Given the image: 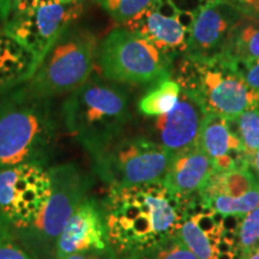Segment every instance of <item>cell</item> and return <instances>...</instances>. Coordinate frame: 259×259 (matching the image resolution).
Wrapping results in <instances>:
<instances>
[{
  "mask_svg": "<svg viewBox=\"0 0 259 259\" xmlns=\"http://www.w3.org/2000/svg\"><path fill=\"white\" fill-rule=\"evenodd\" d=\"M191 200L171 192L163 180L109 187L102 204L109 244L121 257L177 236Z\"/></svg>",
  "mask_w": 259,
  "mask_h": 259,
  "instance_id": "1",
  "label": "cell"
},
{
  "mask_svg": "<svg viewBox=\"0 0 259 259\" xmlns=\"http://www.w3.org/2000/svg\"><path fill=\"white\" fill-rule=\"evenodd\" d=\"M3 95L0 169L23 163L46 167L58 139V120L51 99L24 85Z\"/></svg>",
  "mask_w": 259,
  "mask_h": 259,
  "instance_id": "2",
  "label": "cell"
},
{
  "mask_svg": "<svg viewBox=\"0 0 259 259\" xmlns=\"http://www.w3.org/2000/svg\"><path fill=\"white\" fill-rule=\"evenodd\" d=\"M61 118L67 131L89 153L124 134L131 118L127 95L99 77H89L66 97Z\"/></svg>",
  "mask_w": 259,
  "mask_h": 259,
  "instance_id": "3",
  "label": "cell"
},
{
  "mask_svg": "<svg viewBox=\"0 0 259 259\" xmlns=\"http://www.w3.org/2000/svg\"><path fill=\"white\" fill-rule=\"evenodd\" d=\"M171 74L208 115L234 119L247 109L259 108V92L252 90L235 65L222 56L208 60L183 56Z\"/></svg>",
  "mask_w": 259,
  "mask_h": 259,
  "instance_id": "4",
  "label": "cell"
},
{
  "mask_svg": "<svg viewBox=\"0 0 259 259\" xmlns=\"http://www.w3.org/2000/svg\"><path fill=\"white\" fill-rule=\"evenodd\" d=\"M52 192L35 222L17 231L19 245L34 259H57V242L74 210L89 196L93 179L73 163L48 168Z\"/></svg>",
  "mask_w": 259,
  "mask_h": 259,
  "instance_id": "5",
  "label": "cell"
},
{
  "mask_svg": "<svg viewBox=\"0 0 259 259\" xmlns=\"http://www.w3.org/2000/svg\"><path fill=\"white\" fill-rule=\"evenodd\" d=\"M88 154L95 176L108 187L162 181L171 160V155L154 139L124 134Z\"/></svg>",
  "mask_w": 259,
  "mask_h": 259,
  "instance_id": "6",
  "label": "cell"
},
{
  "mask_svg": "<svg viewBox=\"0 0 259 259\" xmlns=\"http://www.w3.org/2000/svg\"><path fill=\"white\" fill-rule=\"evenodd\" d=\"M99 42L93 31L71 24L61 32L24 87L38 96L71 93L89 79Z\"/></svg>",
  "mask_w": 259,
  "mask_h": 259,
  "instance_id": "7",
  "label": "cell"
},
{
  "mask_svg": "<svg viewBox=\"0 0 259 259\" xmlns=\"http://www.w3.org/2000/svg\"><path fill=\"white\" fill-rule=\"evenodd\" d=\"M174 58L126 28L109 32L99 44L97 64L106 79L125 84H156L170 78Z\"/></svg>",
  "mask_w": 259,
  "mask_h": 259,
  "instance_id": "8",
  "label": "cell"
},
{
  "mask_svg": "<svg viewBox=\"0 0 259 259\" xmlns=\"http://www.w3.org/2000/svg\"><path fill=\"white\" fill-rule=\"evenodd\" d=\"M52 192L50 171L23 163L0 169V212L15 231L35 222Z\"/></svg>",
  "mask_w": 259,
  "mask_h": 259,
  "instance_id": "9",
  "label": "cell"
},
{
  "mask_svg": "<svg viewBox=\"0 0 259 259\" xmlns=\"http://www.w3.org/2000/svg\"><path fill=\"white\" fill-rule=\"evenodd\" d=\"M240 216L206 208L198 197L191 200L178 236L198 259H240Z\"/></svg>",
  "mask_w": 259,
  "mask_h": 259,
  "instance_id": "10",
  "label": "cell"
},
{
  "mask_svg": "<svg viewBox=\"0 0 259 259\" xmlns=\"http://www.w3.org/2000/svg\"><path fill=\"white\" fill-rule=\"evenodd\" d=\"M82 12V2L45 4L31 14L11 19L4 28L32 54L36 70L61 32L73 24Z\"/></svg>",
  "mask_w": 259,
  "mask_h": 259,
  "instance_id": "11",
  "label": "cell"
},
{
  "mask_svg": "<svg viewBox=\"0 0 259 259\" xmlns=\"http://www.w3.org/2000/svg\"><path fill=\"white\" fill-rule=\"evenodd\" d=\"M196 16L178 10L170 0H155L124 27L174 58L185 53Z\"/></svg>",
  "mask_w": 259,
  "mask_h": 259,
  "instance_id": "12",
  "label": "cell"
},
{
  "mask_svg": "<svg viewBox=\"0 0 259 259\" xmlns=\"http://www.w3.org/2000/svg\"><path fill=\"white\" fill-rule=\"evenodd\" d=\"M198 199L213 211L241 218L259 205V180L250 168L213 171Z\"/></svg>",
  "mask_w": 259,
  "mask_h": 259,
  "instance_id": "13",
  "label": "cell"
},
{
  "mask_svg": "<svg viewBox=\"0 0 259 259\" xmlns=\"http://www.w3.org/2000/svg\"><path fill=\"white\" fill-rule=\"evenodd\" d=\"M242 15L232 6L209 0L194 19L184 57L192 60H208L222 54L232 29Z\"/></svg>",
  "mask_w": 259,
  "mask_h": 259,
  "instance_id": "14",
  "label": "cell"
},
{
  "mask_svg": "<svg viewBox=\"0 0 259 259\" xmlns=\"http://www.w3.org/2000/svg\"><path fill=\"white\" fill-rule=\"evenodd\" d=\"M111 246L102 204L88 196L74 210L57 242V259L87 250H103Z\"/></svg>",
  "mask_w": 259,
  "mask_h": 259,
  "instance_id": "15",
  "label": "cell"
},
{
  "mask_svg": "<svg viewBox=\"0 0 259 259\" xmlns=\"http://www.w3.org/2000/svg\"><path fill=\"white\" fill-rule=\"evenodd\" d=\"M206 113L198 100L181 90L179 101L167 114L155 121L157 143L171 155L181 153L198 143L200 128Z\"/></svg>",
  "mask_w": 259,
  "mask_h": 259,
  "instance_id": "16",
  "label": "cell"
},
{
  "mask_svg": "<svg viewBox=\"0 0 259 259\" xmlns=\"http://www.w3.org/2000/svg\"><path fill=\"white\" fill-rule=\"evenodd\" d=\"M198 143L211 161L213 171L248 168V157L231 119L206 114Z\"/></svg>",
  "mask_w": 259,
  "mask_h": 259,
  "instance_id": "17",
  "label": "cell"
},
{
  "mask_svg": "<svg viewBox=\"0 0 259 259\" xmlns=\"http://www.w3.org/2000/svg\"><path fill=\"white\" fill-rule=\"evenodd\" d=\"M212 173L211 161L197 143L171 157L163 183L171 192L191 200L198 197Z\"/></svg>",
  "mask_w": 259,
  "mask_h": 259,
  "instance_id": "18",
  "label": "cell"
},
{
  "mask_svg": "<svg viewBox=\"0 0 259 259\" xmlns=\"http://www.w3.org/2000/svg\"><path fill=\"white\" fill-rule=\"evenodd\" d=\"M34 72L32 54L4 27L0 28V95L24 84Z\"/></svg>",
  "mask_w": 259,
  "mask_h": 259,
  "instance_id": "19",
  "label": "cell"
},
{
  "mask_svg": "<svg viewBox=\"0 0 259 259\" xmlns=\"http://www.w3.org/2000/svg\"><path fill=\"white\" fill-rule=\"evenodd\" d=\"M221 56L233 64L259 59V19L242 16L233 27Z\"/></svg>",
  "mask_w": 259,
  "mask_h": 259,
  "instance_id": "20",
  "label": "cell"
},
{
  "mask_svg": "<svg viewBox=\"0 0 259 259\" xmlns=\"http://www.w3.org/2000/svg\"><path fill=\"white\" fill-rule=\"evenodd\" d=\"M181 87L177 80L171 78L161 80L139 100V112L145 116L153 118L167 114L179 101Z\"/></svg>",
  "mask_w": 259,
  "mask_h": 259,
  "instance_id": "21",
  "label": "cell"
},
{
  "mask_svg": "<svg viewBox=\"0 0 259 259\" xmlns=\"http://www.w3.org/2000/svg\"><path fill=\"white\" fill-rule=\"evenodd\" d=\"M120 259H198L179 236L167 239L142 251L121 255Z\"/></svg>",
  "mask_w": 259,
  "mask_h": 259,
  "instance_id": "22",
  "label": "cell"
},
{
  "mask_svg": "<svg viewBox=\"0 0 259 259\" xmlns=\"http://www.w3.org/2000/svg\"><path fill=\"white\" fill-rule=\"evenodd\" d=\"M231 122L250 158L259 149V108L247 109Z\"/></svg>",
  "mask_w": 259,
  "mask_h": 259,
  "instance_id": "23",
  "label": "cell"
},
{
  "mask_svg": "<svg viewBox=\"0 0 259 259\" xmlns=\"http://www.w3.org/2000/svg\"><path fill=\"white\" fill-rule=\"evenodd\" d=\"M111 17L124 25L153 4L155 0H96Z\"/></svg>",
  "mask_w": 259,
  "mask_h": 259,
  "instance_id": "24",
  "label": "cell"
},
{
  "mask_svg": "<svg viewBox=\"0 0 259 259\" xmlns=\"http://www.w3.org/2000/svg\"><path fill=\"white\" fill-rule=\"evenodd\" d=\"M257 245H259V205L240 218L239 222L240 258L253 250Z\"/></svg>",
  "mask_w": 259,
  "mask_h": 259,
  "instance_id": "25",
  "label": "cell"
},
{
  "mask_svg": "<svg viewBox=\"0 0 259 259\" xmlns=\"http://www.w3.org/2000/svg\"><path fill=\"white\" fill-rule=\"evenodd\" d=\"M234 65L247 85L254 92H259V59Z\"/></svg>",
  "mask_w": 259,
  "mask_h": 259,
  "instance_id": "26",
  "label": "cell"
},
{
  "mask_svg": "<svg viewBox=\"0 0 259 259\" xmlns=\"http://www.w3.org/2000/svg\"><path fill=\"white\" fill-rule=\"evenodd\" d=\"M41 5H44V0H10L9 17L5 23L14 18L31 14Z\"/></svg>",
  "mask_w": 259,
  "mask_h": 259,
  "instance_id": "27",
  "label": "cell"
},
{
  "mask_svg": "<svg viewBox=\"0 0 259 259\" xmlns=\"http://www.w3.org/2000/svg\"><path fill=\"white\" fill-rule=\"evenodd\" d=\"M220 2L232 6L242 16L259 19V0H220Z\"/></svg>",
  "mask_w": 259,
  "mask_h": 259,
  "instance_id": "28",
  "label": "cell"
},
{
  "mask_svg": "<svg viewBox=\"0 0 259 259\" xmlns=\"http://www.w3.org/2000/svg\"><path fill=\"white\" fill-rule=\"evenodd\" d=\"M65 259H120V257L116 253L114 248L109 246V247L103 248V250L93 248V250L77 252V253L71 254Z\"/></svg>",
  "mask_w": 259,
  "mask_h": 259,
  "instance_id": "29",
  "label": "cell"
},
{
  "mask_svg": "<svg viewBox=\"0 0 259 259\" xmlns=\"http://www.w3.org/2000/svg\"><path fill=\"white\" fill-rule=\"evenodd\" d=\"M0 259H34L21 245L14 240L0 246Z\"/></svg>",
  "mask_w": 259,
  "mask_h": 259,
  "instance_id": "30",
  "label": "cell"
},
{
  "mask_svg": "<svg viewBox=\"0 0 259 259\" xmlns=\"http://www.w3.org/2000/svg\"><path fill=\"white\" fill-rule=\"evenodd\" d=\"M15 234L12 231L11 226L9 225V222L6 221L4 216L0 212V246H3L6 242L14 240Z\"/></svg>",
  "mask_w": 259,
  "mask_h": 259,
  "instance_id": "31",
  "label": "cell"
},
{
  "mask_svg": "<svg viewBox=\"0 0 259 259\" xmlns=\"http://www.w3.org/2000/svg\"><path fill=\"white\" fill-rule=\"evenodd\" d=\"M248 168H250V170L259 180V149L248 158Z\"/></svg>",
  "mask_w": 259,
  "mask_h": 259,
  "instance_id": "32",
  "label": "cell"
},
{
  "mask_svg": "<svg viewBox=\"0 0 259 259\" xmlns=\"http://www.w3.org/2000/svg\"><path fill=\"white\" fill-rule=\"evenodd\" d=\"M10 0H0V22L5 24L6 19L9 17Z\"/></svg>",
  "mask_w": 259,
  "mask_h": 259,
  "instance_id": "33",
  "label": "cell"
},
{
  "mask_svg": "<svg viewBox=\"0 0 259 259\" xmlns=\"http://www.w3.org/2000/svg\"><path fill=\"white\" fill-rule=\"evenodd\" d=\"M240 259H259V245L255 246L253 250H251L248 253L242 255Z\"/></svg>",
  "mask_w": 259,
  "mask_h": 259,
  "instance_id": "34",
  "label": "cell"
}]
</instances>
